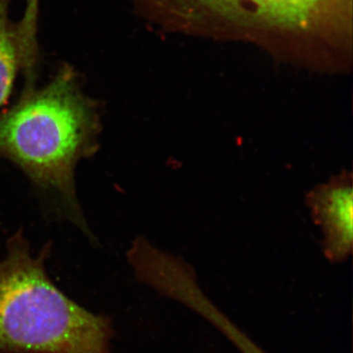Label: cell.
Here are the masks:
<instances>
[{"label": "cell", "instance_id": "cell-1", "mask_svg": "<svg viewBox=\"0 0 353 353\" xmlns=\"http://www.w3.org/2000/svg\"><path fill=\"white\" fill-rule=\"evenodd\" d=\"M101 132L99 102L85 94L78 72L64 64L43 87L23 88L0 113V158L19 167L85 229L74 176L77 164L99 150Z\"/></svg>", "mask_w": 353, "mask_h": 353}, {"label": "cell", "instance_id": "cell-2", "mask_svg": "<svg viewBox=\"0 0 353 353\" xmlns=\"http://www.w3.org/2000/svg\"><path fill=\"white\" fill-rule=\"evenodd\" d=\"M0 261V353H113L112 322L77 304L48 277L50 245L34 256L22 229Z\"/></svg>", "mask_w": 353, "mask_h": 353}, {"label": "cell", "instance_id": "cell-3", "mask_svg": "<svg viewBox=\"0 0 353 353\" xmlns=\"http://www.w3.org/2000/svg\"><path fill=\"white\" fill-rule=\"evenodd\" d=\"M153 8L158 0H134ZM205 12L270 32L314 34L343 27L347 0H183Z\"/></svg>", "mask_w": 353, "mask_h": 353}, {"label": "cell", "instance_id": "cell-4", "mask_svg": "<svg viewBox=\"0 0 353 353\" xmlns=\"http://www.w3.org/2000/svg\"><path fill=\"white\" fill-rule=\"evenodd\" d=\"M136 277L161 296L203 317L241 353H266L209 299L199 285L196 271L182 257L155 246L148 248L136 265Z\"/></svg>", "mask_w": 353, "mask_h": 353}, {"label": "cell", "instance_id": "cell-5", "mask_svg": "<svg viewBox=\"0 0 353 353\" xmlns=\"http://www.w3.org/2000/svg\"><path fill=\"white\" fill-rule=\"evenodd\" d=\"M306 204L321 230L323 252L333 263H341L353 248L352 173L345 170L309 190Z\"/></svg>", "mask_w": 353, "mask_h": 353}, {"label": "cell", "instance_id": "cell-6", "mask_svg": "<svg viewBox=\"0 0 353 353\" xmlns=\"http://www.w3.org/2000/svg\"><path fill=\"white\" fill-rule=\"evenodd\" d=\"M12 0H0V108L6 105L21 71L17 24L11 20Z\"/></svg>", "mask_w": 353, "mask_h": 353}]
</instances>
